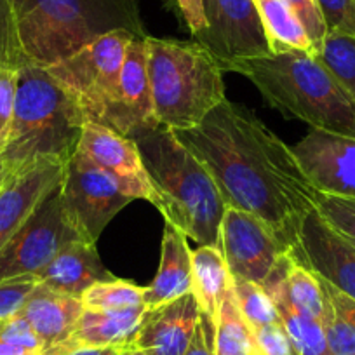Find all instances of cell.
Returning <instances> with one entry per match:
<instances>
[{"label": "cell", "mask_w": 355, "mask_h": 355, "mask_svg": "<svg viewBox=\"0 0 355 355\" xmlns=\"http://www.w3.org/2000/svg\"><path fill=\"white\" fill-rule=\"evenodd\" d=\"M174 135L209 171L225 206L254 214L289 252L296 248L317 190L293 146L227 98L197 128Z\"/></svg>", "instance_id": "cell-1"}, {"label": "cell", "mask_w": 355, "mask_h": 355, "mask_svg": "<svg viewBox=\"0 0 355 355\" xmlns=\"http://www.w3.org/2000/svg\"><path fill=\"white\" fill-rule=\"evenodd\" d=\"M119 28L145 37L136 0H0V63L49 68Z\"/></svg>", "instance_id": "cell-2"}, {"label": "cell", "mask_w": 355, "mask_h": 355, "mask_svg": "<svg viewBox=\"0 0 355 355\" xmlns=\"http://www.w3.org/2000/svg\"><path fill=\"white\" fill-rule=\"evenodd\" d=\"M135 143L164 220L199 245L220 248L227 206L209 171L164 125L141 132Z\"/></svg>", "instance_id": "cell-3"}, {"label": "cell", "mask_w": 355, "mask_h": 355, "mask_svg": "<svg viewBox=\"0 0 355 355\" xmlns=\"http://www.w3.org/2000/svg\"><path fill=\"white\" fill-rule=\"evenodd\" d=\"M225 71L252 82L266 103L313 129L355 138V101L319 58L305 51L234 60Z\"/></svg>", "instance_id": "cell-4"}, {"label": "cell", "mask_w": 355, "mask_h": 355, "mask_svg": "<svg viewBox=\"0 0 355 355\" xmlns=\"http://www.w3.org/2000/svg\"><path fill=\"white\" fill-rule=\"evenodd\" d=\"M85 122L77 98L47 68H19L11 132L0 153L6 174L11 176L40 160L67 164L77 152Z\"/></svg>", "instance_id": "cell-5"}, {"label": "cell", "mask_w": 355, "mask_h": 355, "mask_svg": "<svg viewBox=\"0 0 355 355\" xmlns=\"http://www.w3.org/2000/svg\"><path fill=\"white\" fill-rule=\"evenodd\" d=\"M153 114L173 131L197 128L225 100L223 70L197 40L145 37Z\"/></svg>", "instance_id": "cell-6"}, {"label": "cell", "mask_w": 355, "mask_h": 355, "mask_svg": "<svg viewBox=\"0 0 355 355\" xmlns=\"http://www.w3.org/2000/svg\"><path fill=\"white\" fill-rule=\"evenodd\" d=\"M135 37L129 30H112L47 68L77 98L85 121L105 125L117 101L122 64Z\"/></svg>", "instance_id": "cell-7"}, {"label": "cell", "mask_w": 355, "mask_h": 355, "mask_svg": "<svg viewBox=\"0 0 355 355\" xmlns=\"http://www.w3.org/2000/svg\"><path fill=\"white\" fill-rule=\"evenodd\" d=\"M60 193L68 225L89 244H96L107 225L131 200H136L132 190L121 178L77 152L64 164Z\"/></svg>", "instance_id": "cell-8"}, {"label": "cell", "mask_w": 355, "mask_h": 355, "mask_svg": "<svg viewBox=\"0 0 355 355\" xmlns=\"http://www.w3.org/2000/svg\"><path fill=\"white\" fill-rule=\"evenodd\" d=\"M78 239L64 218L58 187L0 249V282L35 275L56 258L61 249Z\"/></svg>", "instance_id": "cell-9"}, {"label": "cell", "mask_w": 355, "mask_h": 355, "mask_svg": "<svg viewBox=\"0 0 355 355\" xmlns=\"http://www.w3.org/2000/svg\"><path fill=\"white\" fill-rule=\"evenodd\" d=\"M206 28L193 35L221 70L241 58L272 54L254 0H202Z\"/></svg>", "instance_id": "cell-10"}, {"label": "cell", "mask_w": 355, "mask_h": 355, "mask_svg": "<svg viewBox=\"0 0 355 355\" xmlns=\"http://www.w3.org/2000/svg\"><path fill=\"white\" fill-rule=\"evenodd\" d=\"M220 249L230 277L263 284L275 263L289 252L259 218L227 207L220 227Z\"/></svg>", "instance_id": "cell-11"}, {"label": "cell", "mask_w": 355, "mask_h": 355, "mask_svg": "<svg viewBox=\"0 0 355 355\" xmlns=\"http://www.w3.org/2000/svg\"><path fill=\"white\" fill-rule=\"evenodd\" d=\"M291 254L319 279L355 300V249L313 207Z\"/></svg>", "instance_id": "cell-12"}, {"label": "cell", "mask_w": 355, "mask_h": 355, "mask_svg": "<svg viewBox=\"0 0 355 355\" xmlns=\"http://www.w3.org/2000/svg\"><path fill=\"white\" fill-rule=\"evenodd\" d=\"M293 152L317 192L355 197V138L310 128Z\"/></svg>", "instance_id": "cell-13"}, {"label": "cell", "mask_w": 355, "mask_h": 355, "mask_svg": "<svg viewBox=\"0 0 355 355\" xmlns=\"http://www.w3.org/2000/svg\"><path fill=\"white\" fill-rule=\"evenodd\" d=\"M145 37H135L129 44L122 64L117 101L105 121L107 128L131 139L160 125L153 114Z\"/></svg>", "instance_id": "cell-14"}, {"label": "cell", "mask_w": 355, "mask_h": 355, "mask_svg": "<svg viewBox=\"0 0 355 355\" xmlns=\"http://www.w3.org/2000/svg\"><path fill=\"white\" fill-rule=\"evenodd\" d=\"M77 153L121 178L136 199L148 200L155 206V193L135 139L125 138L103 124L87 121L82 129Z\"/></svg>", "instance_id": "cell-15"}, {"label": "cell", "mask_w": 355, "mask_h": 355, "mask_svg": "<svg viewBox=\"0 0 355 355\" xmlns=\"http://www.w3.org/2000/svg\"><path fill=\"white\" fill-rule=\"evenodd\" d=\"M64 164L40 160L19 173L6 176L0 189V249L35 213L44 199L61 187Z\"/></svg>", "instance_id": "cell-16"}, {"label": "cell", "mask_w": 355, "mask_h": 355, "mask_svg": "<svg viewBox=\"0 0 355 355\" xmlns=\"http://www.w3.org/2000/svg\"><path fill=\"white\" fill-rule=\"evenodd\" d=\"M199 317V303L192 291L155 309H146L129 348L148 355H183L192 341Z\"/></svg>", "instance_id": "cell-17"}, {"label": "cell", "mask_w": 355, "mask_h": 355, "mask_svg": "<svg viewBox=\"0 0 355 355\" xmlns=\"http://www.w3.org/2000/svg\"><path fill=\"white\" fill-rule=\"evenodd\" d=\"M84 305L78 296L37 284L23 303L19 315L28 320L42 343V355L63 345L73 334Z\"/></svg>", "instance_id": "cell-18"}, {"label": "cell", "mask_w": 355, "mask_h": 355, "mask_svg": "<svg viewBox=\"0 0 355 355\" xmlns=\"http://www.w3.org/2000/svg\"><path fill=\"white\" fill-rule=\"evenodd\" d=\"M35 277L39 284L78 298L96 282L117 279L103 265L96 244H89L80 239L61 249L49 265L37 272Z\"/></svg>", "instance_id": "cell-19"}, {"label": "cell", "mask_w": 355, "mask_h": 355, "mask_svg": "<svg viewBox=\"0 0 355 355\" xmlns=\"http://www.w3.org/2000/svg\"><path fill=\"white\" fill-rule=\"evenodd\" d=\"M145 310V305L129 310L84 309L73 334L44 355H64L84 347H119L125 350L135 341Z\"/></svg>", "instance_id": "cell-20"}, {"label": "cell", "mask_w": 355, "mask_h": 355, "mask_svg": "<svg viewBox=\"0 0 355 355\" xmlns=\"http://www.w3.org/2000/svg\"><path fill=\"white\" fill-rule=\"evenodd\" d=\"M192 291V249L189 237L174 225L164 227L160 263L155 279L143 293L145 309L169 303Z\"/></svg>", "instance_id": "cell-21"}, {"label": "cell", "mask_w": 355, "mask_h": 355, "mask_svg": "<svg viewBox=\"0 0 355 355\" xmlns=\"http://www.w3.org/2000/svg\"><path fill=\"white\" fill-rule=\"evenodd\" d=\"M261 286L274 302L298 355H334L331 352L329 343H327L322 320L312 319V317L300 313L298 310L293 309L291 303L286 298L284 289H282V275L279 261L275 263V266Z\"/></svg>", "instance_id": "cell-22"}, {"label": "cell", "mask_w": 355, "mask_h": 355, "mask_svg": "<svg viewBox=\"0 0 355 355\" xmlns=\"http://www.w3.org/2000/svg\"><path fill=\"white\" fill-rule=\"evenodd\" d=\"M230 286V272L220 248L200 245L192 251V295L199 303L200 313L213 326Z\"/></svg>", "instance_id": "cell-23"}, {"label": "cell", "mask_w": 355, "mask_h": 355, "mask_svg": "<svg viewBox=\"0 0 355 355\" xmlns=\"http://www.w3.org/2000/svg\"><path fill=\"white\" fill-rule=\"evenodd\" d=\"M272 53L305 51L313 54L305 28L286 0H254Z\"/></svg>", "instance_id": "cell-24"}, {"label": "cell", "mask_w": 355, "mask_h": 355, "mask_svg": "<svg viewBox=\"0 0 355 355\" xmlns=\"http://www.w3.org/2000/svg\"><path fill=\"white\" fill-rule=\"evenodd\" d=\"M282 275V289L295 310L312 319L324 322L326 315V300L319 277L306 266L300 265L291 252H286L279 259Z\"/></svg>", "instance_id": "cell-25"}, {"label": "cell", "mask_w": 355, "mask_h": 355, "mask_svg": "<svg viewBox=\"0 0 355 355\" xmlns=\"http://www.w3.org/2000/svg\"><path fill=\"white\" fill-rule=\"evenodd\" d=\"M214 355H263L230 286L214 324Z\"/></svg>", "instance_id": "cell-26"}, {"label": "cell", "mask_w": 355, "mask_h": 355, "mask_svg": "<svg viewBox=\"0 0 355 355\" xmlns=\"http://www.w3.org/2000/svg\"><path fill=\"white\" fill-rule=\"evenodd\" d=\"M326 300L327 343L334 355H355V300L319 279Z\"/></svg>", "instance_id": "cell-27"}, {"label": "cell", "mask_w": 355, "mask_h": 355, "mask_svg": "<svg viewBox=\"0 0 355 355\" xmlns=\"http://www.w3.org/2000/svg\"><path fill=\"white\" fill-rule=\"evenodd\" d=\"M315 56L355 101V37L327 33Z\"/></svg>", "instance_id": "cell-28"}, {"label": "cell", "mask_w": 355, "mask_h": 355, "mask_svg": "<svg viewBox=\"0 0 355 355\" xmlns=\"http://www.w3.org/2000/svg\"><path fill=\"white\" fill-rule=\"evenodd\" d=\"M143 293L145 288L136 286L135 282L114 279L96 282L82 293L80 300L87 310H129L143 306Z\"/></svg>", "instance_id": "cell-29"}, {"label": "cell", "mask_w": 355, "mask_h": 355, "mask_svg": "<svg viewBox=\"0 0 355 355\" xmlns=\"http://www.w3.org/2000/svg\"><path fill=\"white\" fill-rule=\"evenodd\" d=\"M232 288H234L239 310L251 329H259V327L281 322V315H279L274 302L261 284L232 279Z\"/></svg>", "instance_id": "cell-30"}, {"label": "cell", "mask_w": 355, "mask_h": 355, "mask_svg": "<svg viewBox=\"0 0 355 355\" xmlns=\"http://www.w3.org/2000/svg\"><path fill=\"white\" fill-rule=\"evenodd\" d=\"M315 209L341 237L355 245V197L317 192Z\"/></svg>", "instance_id": "cell-31"}, {"label": "cell", "mask_w": 355, "mask_h": 355, "mask_svg": "<svg viewBox=\"0 0 355 355\" xmlns=\"http://www.w3.org/2000/svg\"><path fill=\"white\" fill-rule=\"evenodd\" d=\"M16 89H18V70L8 64H0V153L4 152L11 132Z\"/></svg>", "instance_id": "cell-32"}, {"label": "cell", "mask_w": 355, "mask_h": 355, "mask_svg": "<svg viewBox=\"0 0 355 355\" xmlns=\"http://www.w3.org/2000/svg\"><path fill=\"white\" fill-rule=\"evenodd\" d=\"M39 284L35 275H21L0 282V322L11 319L21 310L33 288Z\"/></svg>", "instance_id": "cell-33"}, {"label": "cell", "mask_w": 355, "mask_h": 355, "mask_svg": "<svg viewBox=\"0 0 355 355\" xmlns=\"http://www.w3.org/2000/svg\"><path fill=\"white\" fill-rule=\"evenodd\" d=\"M327 33L355 37V0H317Z\"/></svg>", "instance_id": "cell-34"}, {"label": "cell", "mask_w": 355, "mask_h": 355, "mask_svg": "<svg viewBox=\"0 0 355 355\" xmlns=\"http://www.w3.org/2000/svg\"><path fill=\"white\" fill-rule=\"evenodd\" d=\"M286 4L291 8L295 12L296 18L305 28L306 35H309L310 42H312L313 54H317L322 47L324 39L327 35L326 23H324L322 15H320L319 4L317 0H286Z\"/></svg>", "instance_id": "cell-35"}, {"label": "cell", "mask_w": 355, "mask_h": 355, "mask_svg": "<svg viewBox=\"0 0 355 355\" xmlns=\"http://www.w3.org/2000/svg\"><path fill=\"white\" fill-rule=\"evenodd\" d=\"M252 333L263 355H298L282 320L259 329H252Z\"/></svg>", "instance_id": "cell-36"}, {"label": "cell", "mask_w": 355, "mask_h": 355, "mask_svg": "<svg viewBox=\"0 0 355 355\" xmlns=\"http://www.w3.org/2000/svg\"><path fill=\"white\" fill-rule=\"evenodd\" d=\"M0 340L19 345V347L28 348V350H37L42 354V343H40L39 336H37L33 327L28 324V320L19 315V313H16L15 317L2 322V326H0Z\"/></svg>", "instance_id": "cell-37"}, {"label": "cell", "mask_w": 355, "mask_h": 355, "mask_svg": "<svg viewBox=\"0 0 355 355\" xmlns=\"http://www.w3.org/2000/svg\"><path fill=\"white\" fill-rule=\"evenodd\" d=\"M183 355H214V326L200 313L192 341Z\"/></svg>", "instance_id": "cell-38"}, {"label": "cell", "mask_w": 355, "mask_h": 355, "mask_svg": "<svg viewBox=\"0 0 355 355\" xmlns=\"http://www.w3.org/2000/svg\"><path fill=\"white\" fill-rule=\"evenodd\" d=\"M180 6L183 18H185L187 25H189L190 32L193 35L202 32L206 28V18H204L202 11V0H176Z\"/></svg>", "instance_id": "cell-39"}, {"label": "cell", "mask_w": 355, "mask_h": 355, "mask_svg": "<svg viewBox=\"0 0 355 355\" xmlns=\"http://www.w3.org/2000/svg\"><path fill=\"white\" fill-rule=\"evenodd\" d=\"M124 348L119 347H84L75 348L64 355H122Z\"/></svg>", "instance_id": "cell-40"}, {"label": "cell", "mask_w": 355, "mask_h": 355, "mask_svg": "<svg viewBox=\"0 0 355 355\" xmlns=\"http://www.w3.org/2000/svg\"><path fill=\"white\" fill-rule=\"evenodd\" d=\"M0 355H42V354L37 350H28V348L25 347H19V345L0 340Z\"/></svg>", "instance_id": "cell-41"}, {"label": "cell", "mask_w": 355, "mask_h": 355, "mask_svg": "<svg viewBox=\"0 0 355 355\" xmlns=\"http://www.w3.org/2000/svg\"><path fill=\"white\" fill-rule=\"evenodd\" d=\"M6 167H4V162H2V157H0V189H2V185H4L6 182Z\"/></svg>", "instance_id": "cell-42"}, {"label": "cell", "mask_w": 355, "mask_h": 355, "mask_svg": "<svg viewBox=\"0 0 355 355\" xmlns=\"http://www.w3.org/2000/svg\"><path fill=\"white\" fill-rule=\"evenodd\" d=\"M125 354L128 355H148L141 350H136V348H128V350H125Z\"/></svg>", "instance_id": "cell-43"}, {"label": "cell", "mask_w": 355, "mask_h": 355, "mask_svg": "<svg viewBox=\"0 0 355 355\" xmlns=\"http://www.w3.org/2000/svg\"><path fill=\"white\" fill-rule=\"evenodd\" d=\"M125 350H128V348H125ZM125 350H124V354H122V355H128V354H125Z\"/></svg>", "instance_id": "cell-44"}, {"label": "cell", "mask_w": 355, "mask_h": 355, "mask_svg": "<svg viewBox=\"0 0 355 355\" xmlns=\"http://www.w3.org/2000/svg\"><path fill=\"white\" fill-rule=\"evenodd\" d=\"M352 245H354V244H352ZM354 249H355V245H354Z\"/></svg>", "instance_id": "cell-45"}, {"label": "cell", "mask_w": 355, "mask_h": 355, "mask_svg": "<svg viewBox=\"0 0 355 355\" xmlns=\"http://www.w3.org/2000/svg\"><path fill=\"white\" fill-rule=\"evenodd\" d=\"M0 326H2V322H0Z\"/></svg>", "instance_id": "cell-46"}, {"label": "cell", "mask_w": 355, "mask_h": 355, "mask_svg": "<svg viewBox=\"0 0 355 355\" xmlns=\"http://www.w3.org/2000/svg\"><path fill=\"white\" fill-rule=\"evenodd\" d=\"M0 64H2V63H0Z\"/></svg>", "instance_id": "cell-47"}]
</instances>
